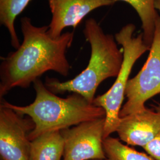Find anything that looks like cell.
Wrapping results in <instances>:
<instances>
[{
    "instance_id": "obj_14",
    "label": "cell",
    "mask_w": 160,
    "mask_h": 160,
    "mask_svg": "<svg viewBox=\"0 0 160 160\" xmlns=\"http://www.w3.org/2000/svg\"><path fill=\"white\" fill-rule=\"evenodd\" d=\"M154 160H160V133L143 148Z\"/></svg>"
},
{
    "instance_id": "obj_2",
    "label": "cell",
    "mask_w": 160,
    "mask_h": 160,
    "mask_svg": "<svg viewBox=\"0 0 160 160\" xmlns=\"http://www.w3.org/2000/svg\"><path fill=\"white\" fill-rule=\"evenodd\" d=\"M36 98L28 106H20L3 100L2 104L18 114L28 116L34 123L29 134L31 141L48 132L62 131L86 121L106 116V112L77 93L67 98L58 97L39 79L33 82Z\"/></svg>"
},
{
    "instance_id": "obj_12",
    "label": "cell",
    "mask_w": 160,
    "mask_h": 160,
    "mask_svg": "<svg viewBox=\"0 0 160 160\" xmlns=\"http://www.w3.org/2000/svg\"><path fill=\"white\" fill-rule=\"evenodd\" d=\"M32 0H0V23L8 30L12 46L18 49L20 41L15 29V20Z\"/></svg>"
},
{
    "instance_id": "obj_8",
    "label": "cell",
    "mask_w": 160,
    "mask_h": 160,
    "mask_svg": "<svg viewBox=\"0 0 160 160\" xmlns=\"http://www.w3.org/2000/svg\"><path fill=\"white\" fill-rule=\"evenodd\" d=\"M52 19L48 33L53 38L62 35L68 27L75 29L91 12L104 6H111L114 0H48Z\"/></svg>"
},
{
    "instance_id": "obj_10",
    "label": "cell",
    "mask_w": 160,
    "mask_h": 160,
    "mask_svg": "<svg viewBox=\"0 0 160 160\" xmlns=\"http://www.w3.org/2000/svg\"><path fill=\"white\" fill-rule=\"evenodd\" d=\"M63 152L61 131L46 132L30 141V160H61Z\"/></svg>"
},
{
    "instance_id": "obj_15",
    "label": "cell",
    "mask_w": 160,
    "mask_h": 160,
    "mask_svg": "<svg viewBox=\"0 0 160 160\" xmlns=\"http://www.w3.org/2000/svg\"><path fill=\"white\" fill-rule=\"evenodd\" d=\"M155 7L156 10H158L160 12V0H155Z\"/></svg>"
},
{
    "instance_id": "obj_4",
    "label": "cell",
    "mask_w": 160,
    "mask_h": 160,
    "mask_svg": "<svg viewBox=\"0 0 160 160\" xmlns=\"http://www.w3.org/2000/svg\"><path fill=\"white\" fill-rule=\"evenodd\" d=\"M135 29V26L129 23L114 35L118 44L122 46V65L113 86L104 94L94 98L92 102L93 104L102 108L106 112L104 139L116 132L120 122L119 113L125 96L126 85L132 68L138 59L151 48L144 42L142 33L133 36Z\"/></svg>"
},
{
    "instance_id": "obj_16",
    "label": "cell",
    "mask_w": 160,
    "mask_h": 160,
    "mask_svg": "<svg viewBox=\"0 0 160 160\" xmlns=\"http://www.w3.org/2000/svg\"></svg>"
},
{
    "instance_id": "obj_3",
    "label": "cell",
    "mask_w": 160,
    "mask_h": 160,
    "mask_svg": "<svg viewBox=\"0 0 160 160\" xmlns=\"http://www.w3.org/2000/svg\"><path fill=\"white\" fill-rule=\"evenodd\" d=\"M83 32L91 46V56L86 68L74 78L64 82L48 77L45 85L55 94L72 92L92 103L99 85L108 78L117 77L123 52L118 48L114 36L105 33L93 18L86 20Z\"/></svg>"
},
{
    "instance_id": "obj_1",
    "label": "cell",
    "mask_w": 160,
    "mask_h": 160,
    "mask_svg": "<svg viewBox=\"0 0 160 160\" xmlns=\"http://www.w3.org/2000/svg\"><path fill=\"white\" fill-rule=\"evenodd\" d=\"M23 40L16 51L1 57L0 97L16 87L28 88L49 71L67 77L71 69L67 50L74 39V32L53 38L48 26H34L31 18L20 19Z\"/></svg>"
},
{
    "instance_id": "obj_5",
    "label": "cell",
    "mask_w": 160,
    "mask_h": 160,
    "mask_svg": "<svg viewBox=\"0 0 160 160\" xmlns=\"http://www.w3.org/2000/svg\"><path fill=\"white\" fill-rule=\"evenodd\" d=\"M160 94V16L157 18L154 39L148 57L137 75L129 79L125 95L127 102L122 107L120 118L135 114L146 108L149 99Z\"/></svg>"
},
{
    "instance_id": "obj_13",
    "label": "cell",
    "mask_w": 160,
    "mask_h": 160,
    "mask_svg": "<svg viewBox=\"0 0 160 160\" xmlns=\"http://www.w3.org/2000/svg\"><path fill=\"white\" fill-rule=\"evenodd\" d=\"M103 148L106 160H154L148 154L139 152L110 136L104 139Z\"/></svg>"
},
{
    "instance_id": "obj_7",
    "label": "cell",
    "mask_w": 160,
    "mask_h": 160,
    "mask_svg": "<svg viewBox=\"0 0 160 160\" xmlns=\"http://www.w3.org/2000/svg\"><path fill=\"white\" fill-rule=\"evenodd\" d=\"M30 117L0 105L1 160H30V132L34 128Z\"/></svg>"
},
{
    "instance_id": "obj_11",
    "label": "cell",
    "mask_w": 160,
    "mask_h": 160,
    "mask_svg": "<svg viewBox=\"0 0 160 160\" xmlns=\"http://www.w3.org/2000/svg\"><path fill=\"white\" fill-rule=\"evenodd\" d=\"M124 1L135 9L140 18L143 30V40L151 47L154 39L155 23L159 16L155 7V0H114Z\"/></svg>"
},
{
    "instance_id": "obj_6",
    "label": "cell",
    "mask_w": 160,
    "mask_h": 160,
    "mask_svg": "<svg viewBox=\"0 0 160 160\" xmlns=\"http://www.w3.org/2000/svg\"><path fill=\"white\" fill-rule=\"evenodd\" d=\"M105 123L106 116L61 131L64 140L62 160H106Z\"/></svg>"
},
{
    "instance_id": "obj_9",
    "label": "cell",
    "mask_w": 160,
    "mask_h": 160,
    "mask_svg": "<svg viewBox=\"0 0 160 160\" xmlns=\"http://www.w3.org/2000/svg\"><path fill=\"white\" fill-rule=\"evenodd\" d=\"M154 110L145 109L135 114L120 118L116 129L120 141L132 146L143 148L160 133V103Z\"/></svg>"
}]
</instances>
